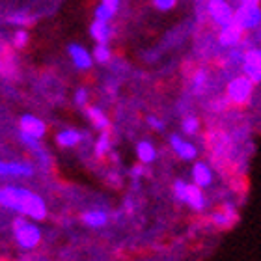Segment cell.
Returning a JSON list of instances; mask_svg holds the SVG:
<instances>
[{"label":"cell","mask_w":261,"mask_h":261,"mask_svg":"<svg viewBox=\"0 0 261 261\" xmlns=\"http://www.w3.org/2000/svg\"><path fill=\"white\" fill-rule=\"evenodd\" d=\"M0 207L19 213L30 220H43L47 217V205L43 198L24 187H0Z\"/></svg>","instance_id":"obj_1"},{"label":"cell","mask_w":261,"mask_h":261,"mask_svg":"<svg viewBox=\"0 0 261 261\" xmlns=\"http://www.w3.org/2000/svg\"><path fill=\"white\" fill-rule=\"evenodd\" d=\"M13 235H15L17 245L24 248V250H32L39 245L41 241V231L34 222H30L27 217H19L13 220Z\"/></svg>","instance_id":"obj_2"},{"label":"cell","mask_w":261,"mask_h":261,"mask_svg":"<svg viewBox=\"0 0 261 261\" xmlns=\"http://www.w3.org/2000/svg\"><path fill=\"white\" fill-rule=\"evenodd\" d=\"M174 194L177 200L192 207L194 211H201L205 205V196L201 192V187L194 183H185L183 179H177L174 183Z\"/></svg>","instance_id":"obj_3"},{"label":"cell","mask_w":261,"mask_h":261,"mask_svg":"<svg viewBox=\"0 0 261 261\" xmlns=\"http://www.w3.org/2000/svg\"><path fill=\"white\" fill-rule=\"evenodd\" d=\"M235 24L243 30H252L261 24V10L257 4H241L235 10Z\"/></svg>","instance_id":"obj_4"},{"label":"cell","mask_w":261,"mask_h":261,"mask_svg":"<svg viewBox=\"0 0 261 261\" xmlns=\"http://www.w3.org/2000/svg\"><path fill=\"white\" fill-rule=\"evenodd\" d=\"M252 92H254V82L246 75L237 76V79H233V81L228 84L229 101H233V103H237V105L248 103V99L252 97Z\"/></svg>","instance_id":"obj_5"},{"label":"cell","mask_w":261,"mask_h":261,"mask_svg":"<svg viewBox=\"0 0 261 261\" xmlns=\"http://www.w3.org/2000/svg\"><path fill=\"white\" fill-rule=\"evenodd\" d=\"M207 11L213 17V21L217 22V24H220V27H226L229 22H233L235 11L226 0H209Z\"/></svg>","instance_id":"obj_6"},{"label":"cell","mask_w":261,"mask_h":261,"mask_svg":"<svg viewBox=\"0 0 261 261\" xmlns=\"http://www.w3.org/2000/svg\"><path fill=\"white\" fill-rule=\"evenodd\" d=\"M32 174V164L17 163V161H0V177H30Z\"/></svg>","instance_id":"obj_7"},{"label":"cell","mask_w":261,"mask_h":261,"mask_svg":"<svg viewBox=\"0 0 261 261\" xmlns=\"http://www.w3.org/2000/svg\"><path fill=\"white\" fill-rule=\"evenodd\" d=\"M19 127H21V133L28 136H34V138H43L45 133H47V125H45L43 121L36 118L32 114H24L21 116V120H19Z\"/></svg>","instance_id":"obj_8"},{"label":"cell","mask_w":261,"mask_h":261,"mask_svg":"<svg viewBox=\"0 0 261 261\" xmlns=\"http://www.w3.org/2000/svg\"><path fill=\"white\" fill-rule=\"evenodd\" d=\"M245 75L254 84L261 82V49H252L245 55Z\"/></svg>","instance_id":"obj_9"},{"label":"cell","mask_w":261,"mask_h":261,"mask_svg":"<svg viewBox=\"0 0 261 261\" xmlns=\"http://www.w3.org/2000/svg\"><path fill=\"white\" fill-rule=\"evenodd\" d=\"M69 56L73 64H75L76 69H90L92 67V55L88 53L82 45H76V43H71L69 45Z\"/></svg>","instance_id":"obj_10"},{"label":"cell","mask_w":261,"mask_h":261,"mask_svg":"<svg viewBox=\"0 0 261 261\" xmlns=\"http://www.w3.org/2000/svg\"><path fill=\"white\" fill-rule=\"evenodd\" d=\"M170 146H172V149H174L183 161H194L196 159V153H198L196 147L192 146L191 142L183 140L181 136H177V135L170 136Z\"/></svg>","instance_id":"obj_11"},{"label":"cell","mask_w":261,"mask_h":261,"mask_svg":"<svg viewBox=\"0 0 261 261\" xmlns=\"http://www.w3.org/2000/svg\"><path fill=\"white\" fill-rule=\"evenodd\" d=\"M220 28H222V30H220V43L226 45V47H233V45L239 43L241 38H243V28L237 27L235 21Z\"/></svg>","instance_id":"obj_12"},{"label":"cell","mask_w":261,"mask_h":261,"mask_svg":"<svg viewBox=\"0 0 261 261\" xmlns=\"http://www.w3.org/2000/svg\"><path fill=\"white\" fill-rule=\"evenodd\" d=\"M192 183L198 187H209L213 183V174L211 168L205 163H196L192 166Z\"/></svg>","instance_id":"obj_13"},{"label":"cell","mask_w":261,"mask_h":261,"mask_svg":"<svg viewBox=\"0 0 261 261\" xmlns=\"http://www.w3.org/2000/svg\"><path fill=\"white\" fill-rule=\"evenodd\" d=\"M82 222L90 228H103L105 224L109 222V217L101 209H90V211L82 213Z\"/></svg>","instance_id":"obj_14"},{"label":"cell","mask_w":261,"mask_h":261,"mask_svg":"<svg viewBox=\"0 0 261 261\" xmlns=\"http://www.w3.org/2000/svg\"><path fill=\"white\" fill-rule=\"evenodd\" d=\"M237 220V213L231 205H224L222 211H218L213 215V222L220 226V228H229L231 224H235Z\"/></svg>","instance_id":"obj_15"},{"label":"cell","mask_w":261,"mask_h":261,"mask_svg":"<svg viewBox=\"0 0 261 261\" xmlns=\"http://www.w3.org/2000/svg\"><path fill=\"white\" fill-rule=\"evenodd\" d=\"M90 34H92V38L97 41V43H109L110 39V27L107 21H95L92 22V27H90Z\"/></svg>","instance_id":"obj_16"},{"label":"cell","mask_w":261,"mask_h":261,"mask_svg":"<svg viewBox=\"0 0 261 261\" xmlns=\"http://www.w3.org/2000/svg\"><path fill=\"white\" fill-rule=\"evenodd\" d=\"M136 155H138V161L142 164H151L155 159H157V151H155V146L151 142H138L136 146Z\"/></svg>","instance_id":"obj_17"},{"label":"cell","mask_w":261,"mask_h":261,"mask_svg":"<svg viewBox=\"0 0 261 261\" xmlns=\"http://www.w3.org/2000/svg\"><path fill=\"white\" fill-rule=\"evenodd\" d=\"M81 140H82V133H79V130H75V129H64L56 135V142H58L62 147H73Z\"/></svg>","instance_id":"obj_18"},{"label":"cell","mask_w":261,"mask_h":261,"mask_svg":"<svg viewBox=\"0 0 261 261\" xmlns=\"http://www.w3.org/2000/svg\"><path fill=\"white\" fill-rule=\"evenodd\" d=\"M88 118H90V121H92L93 125L97 127L99 130H107L109 129V118L105 116V112L101 109H95V107H90V109L86 110Z\"/></svg>","instance_id":"obj_19"},{"label":"cell","mask_w":261,"mask_h":261,"mask_svg":"<svg viewBox=\"0 0 261 261\" xmlns=\"http://www.w3.org/2000/svg\"><path fill=\"white\" fill-rule=\"evenodd\" d=\"M109 151H110V136L107 130H103L101 136H99V140L95 142V153H97V157H103Z\"/></svg>","instance_id":"obj_20"},{"label":"cell","mask_w":261,"mask_h":261,"mask_svg":"<svg viewBox=\"0 0 261 261\" xmlns=\"http://www.w3.org/2000/svg\"><path fill=\"white\" fill-rule=\"evenodd\" d=\"M92 58L99 64H107L110 60V49L107 47V43H97V47L93 49Z\"/></svg>","instance_id":"obj_21"},{"label":"cell","mask_w":261,"mask_h":261,"mask_svg":"<svg viewBox=\"0 0 261 261\" xmlns=\"http://www.w3.org/2000/svg\"><path fill=\"white\" fill-rule=\"evenodd\" d=\"M114 15H116V10L114 8H110V6H107V4H101V6L95 8V19H99V21L109 22Z\"/></svg>","instance_id":"obj_22"},{"label":"cell","mask_w":261,"mask_h":261,"mask_svg":"<svg viewBox=\"0 0 261 261\" xmlns=\"http://www.w3.org/2000/svg\"><path fill=\"white\" fill-rule=\"evenodd\" d=\"M28 39H30V36H28V32L27 30H17L15 32V36H13V47L15 49H24L28 45Z\"/></svg>","instance_id":"obj_23"},{"label":"cell","mask_w":261,"mask_h":261,"mask_svg":"<svg viewBox=\"0 0 261 261\" xmlns=\"http://www.w3.org/2000/svg\"><path fill=\"white\" fill-rule=\"evenodd\" d=\"M198 129H200V121L196 120L194 116H189L183 120V130L187 135H194V133H198Z\"/></svg>","instance_id":"obj_24"},{"label":"cell","mask_w":261,"mask_h":261,"mask_svg":"<svg viewBox=\"0 0 261 261\" xmlns=\"http://www.w3.org/2000/svg\"><path fill=\"white\" fill-rule=\"evenodd\" d=\"M175 2H177V0H153L155 8H157V10H161V11L172 10V8L175 6Z\"/></svg>","instance_id":"obj_25"},{"label":"cell","mask_w":261,"mask_h":261,"mask_svg":"<svg viewBox=\"0 0 261 261\" xmlns=\"http://www.w3.org/2000/svg\"><path fill=\"white\" fill-rule=\"evenodd\" d=\"M75 103L79 105V107H86V103H88V92L84 90V88L76 90V93H75Z\"/></svg>","instance_id":"obj_26"},{"label":"cell","mask_w":261,"mask_h":261,"mask_svg":"<svg viewBox=\"0 0 261 261\" xmlns=\"http://www.w3.org/2000/svg\"><path fill=\"white\" fill-rule=\"evenodd\" d=\"M203 84H205V71H198L196 76H194V90L196 92H200Z\"/></svg>","instance_id":"obj_27"},{"label":"cell","mask_w":261,"mask_h":261,"mask_svg":"<svg viewBox=\"0 0 261 261\" xmlns=\"http://www.w3.org/2000/svg\"><path fill=\"white\" fill-rule=\"evenodd\" d=\"M147 123H149L153 129H157V130L163 129V121H159L157 118H153V116H149V118H147Z\"/></svg>","instance_id":"obj_28"},{"label":"cell","mask_w":261,"mask_h":261,"mask_svg":"<svg viewBox=\"0 0 261 261\" xmlns=\"http://www.w3.org/2000/svg\"><path fill=\"white\" fill-rule=\"evenodd\" d=\"M10 22H15V24H27L28 19H27V15H13L10 19Z\"/></svg>","instance_id":"obj_29"},{"label":"cell","mask_w":261,"mask_h":261,"mask_svg":"<svg viewBox=\"0 0 261 261\" xmlns=\"http://www.w3.org/2000/svg\"><path fill=\"white\" fill-rule=\"evenodd\" d=\"M130 174H133V177H140V175L144 174V168H142V166H135V168L130 170Z\"/></svg>","instance_id":"obj_30"},{"label":"cell","mask_w":261,"mask_h":261,"mask_svg":"<svg viewBox=\"0 0 261 261\" xmlns=\"http://www.w3.org/2000/svg\"><path fill=\"white\" fill-rule=\"evenodd\" d=\"M103 4H107V6H110V8L118 10V4H120V0H103Z\"/></svg>","instance_id":"obj_31"},{"label":"cell","mask_w":261,"mask_h":261,"mask_svg":"<svg viewBox=\"0 0 261 261\" xmlns=\"http://www.w3.org/2000/svg\"><path fill=\"white\" fill-rule=\"evenodd\" d=\"M243 4H259V0H241Z\"/></svg>","instance_id":"obj_32"},{"label":"cell","mask_w":261,"mask_h":261,"mask_svg":"<svg viewBox=\"0 0 261 261\" xmlns=\"http://www.w3.org/2000/svg\"><path fill=\"white\" fill-rule=\"evenodd\" d=\"M21 261H27V259H21Z\"/></svg>","instance_id":"obj_33"}]
</instances>
